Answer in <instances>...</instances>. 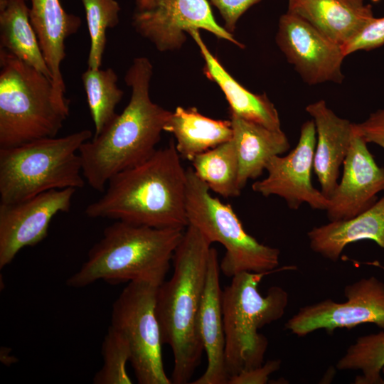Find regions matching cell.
I'll use <instances>...</instances> for the list:
<instances>
[{"label": "cell", "mask_w": 384, "mask_h": 384, "mask_svg": "<svg viewBox=\"0 0 384 384\" xmlns=\"http://www.w3.org/2000/svg\"><path fill=\"white\" fill-rule=\"evenodd\" d=\"M383 367L384 331L358 337L336 363L340 370L361 372L356 384H384Z\"/></svg>", "instance_id": "4316f807"}, {"label": "cell", "mask_w": 384, "mask_h": 384, "mask_svg": "<svg viewBox=\"0 0 384 384\" xmlns=\"http://www.w3.org/2000/svg\"><path fill=\"white\" fill-rule=\"evenodd\" d=\"M275 41L305 83L343 82L342 64L346 55L342 46L301 17L288 11L282 14Z\"/></svg>", "instance_id": "7c38bea8"}, {"label": "cell", "mask_w": 384, "mask_h": 384, "mask_svg": "<svg viewBox=\"0 0 384 384\" xmlns=\"http://www.w3.org/2000/svg\"><path fill=\"white\" fill-rule=\"evenodd\" d=\"M287 11L341 46L374 18L371 5L357 6L346 0H288Z\"/></svg>", "instance_id": "7402d4cb"}, {"label": "cell", "mask_w": 384, "mask_h": 384, "mask_svg": "<svg viewBox=\"0 0 384 384\" xmlns=\"http://www.w3.org/2000/svg\"><path fill=\"white\" fill-rule=\"evenodd\" d=\"M307 237L314 252L333 262L356 241L370 240L384 249V196L359 215L313 228Z\"/></svg>", "instance_id": "ffe728a7"}, {"label": "cell", "mask_w": 384, "mask_h": 384, "mask_svg": "<svg viewBox=\"0 0 384 384\" xmlns=\"http://www.w3.org/2000/svg\"><path fill=\"white\" fill-rule=\"evenodd\" d=\"M186 208L188 225L212 244L220 243L225 253L220 263L226 276L244 272H272L279 264L280 251L248 234L230 204L213 197L208 186L186 169Z\"/></svg>", "instance_id": "ba28073f"}, {"label": "cell", "mask_w": 384, "mask_h": 384, "mask_svg": "<svg viewBox=\"0 0 384 384\" xmlns=\"http://www.w3.org/2000/svg\"><path fill=\"white\" fill-rule=\"evenodd\" d=\"M159 286L132 282L112 305L111 325L127 340L130 363L139 384H171L164 370L162 340L156 315Z\"/></svg>", "instance_id": "9c48e42d"}, {"label": "cell", "mask_w": 384, "mask_h": 384, "mask_svg": "<svg viewBox=\"0 0 384 384\" xmlns=\"http://www.w3.org/2000/svg\"><path fill=\"white\" fill-rule=\"evenodd\" d=\"M103 364L94 376L95 384H131L127 363L131 359V351L125 338L112 326L109 327L102 346Z\"/></svg>", "instance_id": "f1b7e54d"}, {"label": "cell", "mask_w": 384, "mask_h": 384, "mask_svg": "<svg viewBox=\"0 0 384 384\" xmlns=\"http://www.w3.org/2000/svg\"><path fill=\"white\" fill-rule=\"evenodd\" d=\"M279 360H270L262 366L240 372L229 378L228 384H265L269 376L280 367Z\"/></svg>", "instance_id": "d6a6232c"}, {"label": "cell", "mask_w": 384, "mask_h": 384, "mask_svg": "<svg viewBox=\"0 0 384 384\" xmlns=\"http://www.w3.org/2000/svg\"><path fill=\"white\" fill-rule=\"evenodd\" d=\"M0 48L51 79L26 0H0Z\"/></svg>", "instance_id": "cb8c5ba5"}, {"label": "cell", "mask_w": 384, "mask_h": 384, "mask_svg": "<svg viewBox=\"0 0 384 384\" xmlns=\"http://www.w3.org/2000/svg\"><path fill=\"white\" fill-rule=\"evenodd\" d=\"M132 25L160 52L181 49L186 33L201 29L240 48L245 47L218 24L208 0H136Z\"/></svg>", "instance_id": "30bf717a"}, {"label": "cell", "mask_w": 384, "mask_h": 384, "mask_svg": "<svg viewBox=\"0 0 384 384\" xmlns=\"http://www.w3.org/2000/svg\"><path fill=\"white\" fill-rule=\"evenodd\" d=\"M353 127L367 143H374L384 149V107L371 113L363 122L353 123Z\"/></svg>", "instance_id": "1f68e13d"}, {"label": "cell", "mask_w": 384, "mask_h": 384, "mask_svg": "<svg viewBox=\"0 0 384 384\" xmlns=\"http://www.w3.org/2000/svg\"><path fill=\"white\" fill-rule=\"evenodd\" d=\"M210 245L197 228L188 225L174 255L172 276L157 289L156 315L162 343L172 351L174 384L189 383L204 351L198 314Z\"/></svg>", "instance_id": "3957f363"}, {"label": "cell", "mask_w": 384, "mask_h": 384, "mask_svg": "<svg viewBox=\"0 0 384 384\" xmlns=\"http://www.w3.org/2000/svg\"><path fill=\"white\" fill-rule=\"evenodd\" d=\"M347 1L357 6L364 5V0H346Z\"/></svg>", "instance_id": "836d02e7"}, {"label": "cell", "mask_w": 384, "mask_h": 384, "mask_svg": "<svg viewBox=\"0 0 384 384\" xmlns=\"http://www.w3.org/2000/svg\"><path fill=\"white\" fill-rule=\"evenodd\" d=\"M152 75L153 65L147 58L132 60L124 77L132 90L128 104L79 149L85 180L99 192L105 191L113 176L143 162L156 150L171 112L151 100Z\"/></svg>", "instance_id": "6da1fadb"}, {"label": "cell", "mask_w": 384, "mask_h": 384, "mask_svg": "<svg viewBox=\"0 0 384 384\" xmlns=\"http://www.w3.org/2000/svg\"><path fill=\"white\" fill-rule=\"evenodd\" d=\"M316 142V127L311 119L302 124L294 149L284 156L277 155L269 160L265 168L267 176L252 183L253 191L265 197L277 196L292 210L307 203L314 210H326L329 198L311 181Z\"/></svg>", "instance_id": "4fadbf2b"}, {"label": "cell", "mask_w": 384, "mask_h": 384, "mask_svg": "<svg viewBox=\"0 0 384 384\" xmlns=\"http://www.w3.org/2000/svg\"><path fill=\"white\" fill-rule=\"evenodd\" d=\"M346 300L331 299L300 307L285 324V327L299 337L316 330L329 333L338 328L351 329L373 324L384 329V282L374 276L361 278L345 286Z\"/></svg>", "instance_id": "8fae6325"}, {"label": "cell", "mask_w": 384, "mask_h": 384, "mask_svg": "<svg viewBox=\"0 0 384 384\" xmlns=\"http://www.w3.org/2000/svg\"><path fill=\"white\" fill-rule=\"evenodd\" d=\"M218 252L210 247L206 280L198 314V328L207 356L205 372L192 384H228L225 338Z\"/></svg>", "instance_id": "2e32d148"}, {"label": "cell", "mask_w": 384, "mask_h": 384, "mask_svg": "<svg viewBox=\"0 0 384 384\" xmlns=\"http://www.w3.org/2000/svg\"><path fill=\"white\" fill-rule=\"evenodd\" d=\"M184 230L116 220L105 228L66 284L82 288L103 280L111 284L147 282L159 286L165 281Z\"/></svg>", "instance_id": "277c9868"}, {"label": "cell", "mask_w": 384, "mask_h": 384, "mask_svg": "<svg viewBox=\"0 0 384 384\" xmlns=\"http://www.w3.org/2000/svg\"><path fill=\"white\" fill-rule=\"evenodd\" d=\"M233 140L238 161V186L242 189L249 179L260 176L269 160L290 148L282 130H274L230 113Z\"/></svg>", "instance_id": "44dd1931"}, {"label": "cell", "mask_w": 384, "mask_h": 384, "mask_svg": "<svg viewBox=\"0 0 384 384\" xmlns=\"http://www.w3.org/2000/svg\"><path fill=\"white\" fill-rule=\"evenodd\" d=\"M186 169L173 141L143 162L119 173L104 194L85 210L109 218L157 228L185 229Z\"/></svg>", "instance_id": "7a4b0ae2"}, {"label": "cell", "mask_w": 384, "mask_h": 384, "mask_svg": "<svg viewBox=\"0 0 384 384\" xmlns=\"http://www.w3.org/2000/svg\"><path fill=\"white\" fill-rule=\"evenodd\" d=\"M81 80L95 127L93 136H96L117 115L115 109L124 92L118 86V76L111 68H87L82 74Z\"/></svg>", "instance_id": "484cf974"}, {"label": "cell", "mask_w": 384, "mask_h": 384, "mask_svg": "<svg viewBox=\"0 0 384 384\" xmlns=\"http://www.w3.org/2000/svg\"><path fill=\"white\" fill-rule=\"evenodd\" d=\"M29 18L51 74L56 92L65 96L61 64L65 58V40L76 33L81 18L68 13L60 0H30Z\"/></svg>", "instance_id": "ac0fdd59"}, {"label": "cell", "mask_w": 384, "mask_h": 384, "mask_svg": "<svg viewBox=\"0 0 384 384\" xmlns=\"http://www.w3.org/2000/svg\"><path fill=\"white\" fill-rule=\"evenodd\" d=\"M188 35L198 46L204 60L205 75L215 82L224 93L230 113L271 129H282L278 111L267 95L253 93L238 82L211 53L199 30L191 31Z\"/></svg>", "instance_id": "d6986e66"}, {"label": "cell", "mask_w": 384, "mask_h": 384, "mask_svg": "<svg viewBox=\"0 0 384 384\" xmlns=\"http://www.w3.org/2000/svg\"><path fill=\"white\" fill-rule=\"evenodd\" d=\"M192 169L210 191L224 198L238 196V161L233 138L196 156Z\"/></svg>", "instance_id": "d4e9b609"}, {"label": "cell", "mask_w": 384, "mask_h": 384, "mask_svg": "<svg viewBox=\"0 0 384 384\" xmlns=\"http://www.w3.org/2000/svg\"><path fill=\"white\" fill-rule=\"evenodd\" d=\"M27 1V0H26Z\"/></svg>", "instance_id": "d590c367"}, {"label": "cell", "mask_w": 384, "mask_h": 384, "mask_svg": "<svg viewBox=\"0 0 384 384\" xmlns=\"http://www.w3.org/2000/svg\"><path fill=\"white\" fill-rule=\"evenodd\" d=\"M69 102L50 78L0 48V148L55 137Z\"/></svg>", "instance_id": "5b68a950"}, {"label": "cell", "mask_w": 384, "mask_h": 384, "mask_svg": "<svg viewBox=\"0 0 384 384\" xmlns=\"http://www.w3.org/2000/svg\"><path fill=\"white\" fill-rule=\"evenodd\" d=\"M85 12L90 47L87 68L99 69L107 43V30L117 26L119 21V3L116 0H81Z\"/></svg>", "instance_id": "83f0119b"}, {"label": "cell", "mask_w": 384, "mask_h": 384, "mask_svg": "<svg viewBox=\"0 0 384 384\" xmlns=\"http://www.w3.org/2000/svg\"><path fill=\"white\" fill-rule=\"evenodd\" d=\"M174 134L180 156L190 161L197 155L233 138L230 120L214 119L196 107H177L164 127Z\"/></svg>", "instance_id": "603a6c76"}, {"label": "cell", "mask_w": 384, "mask_h": 384, "mask_svg": "<svg viewBox=\"0 0 384 384\" xmlns=\"http://www.w3.org/2000/svg\"><path fill=\"white\" fill-rule=\"evenodd\" d=\"M92 137L85 129L0 148V203L19 202L53 189L83 188L79 149Z\"/></svg>", "instance_id": "8992f818"}, {"label": "cell", "mask_w": 384, "mask_h": 384, "mask_svg": "<svg viewBox=\"0 0 384 384\" xmlns=\"http://www.w3.org/2000/svg\"><path fill=\"white\" fill-rule=\"evenodd\" d=\"M268 273L237 274L222 292L225 366L229 378L263 364L268 341L258 330L284 314L289 295L283 288L272 286L265 296L258 290L260 282Z\"/></svg>", "instance_id": "52a82bcc"}, {"label": "cell", "mask_w": 384, "mask_h": 384, "mask_svg": "<svg viewBox=\"0 0 384 384\" xmlns=\"http://www.w3.org/2000/svg\"><path fill=\"white\" fill-rule=\"evenodd\" d=\"M219 11L223 27L233 33L240 18L252 6L262 0H208Z\"/></svg>", "instance_id": "4dcf8cb0"}, {"label": "cell", "mask_w": 384, "mask_h": 384, "mask_svg": "<svg viewBox=\"0 0 384 384\" xmlns=\"http://www.w3.org/2000/svg\"><path fill=\"white\" fill-rule=\"evenodd\" d=\"M384 45V16L373 18L348 42L342 46L346 56L359 50H370Z\"/></svg>", "instance_id": "f546056e"}, {"label": "cell", "mask_w": 384, "mask_h": 384, "mask_svg": "<svg viewBox=\"0 0 384 384\" xmlns=\"http://www.w3.org/2000/svg\"><path fill=\"white\" fill-rule=\"evenodd\" d=\"M76 189L50 190L13 203H0V269L9 265L25 247L48 235L52 219L70 210Z\"/></svg>", "instance_id": "5bb4252c"}, {"label": "cell", "mask_w": 384, "mask_h": 384, "mask_svg": "<svg viewBox=\"0 0 384 384\" xmlns=\"http://www.w3.org/2000/svg\"><path fill=\"white\" fill-rule=\"evenodd\" d=\"M306 112L316 127L313 169L321 191L329 198L338 186L339 169L351 146L353 123L336 114L324 100L308 105Z\"/></svg>", "instance_id": "e0dca14e"}, {"label": "cell", "mask_w": 384, "mask_h": 384, "mask_svg": "<svg viewBox=\"0 0 384 384\" xmlns=\"http://www.w3.org/2000/svg\"><path fill=\"white\" fill-rule=\"evenodd\" d=\"M382 373L384 375V367L382 369Z\"/></svg>", "instance_id": "e575fe53"}, {"label": "cell", "mask_w": 384, "mask_h": 384, "mask_svg": "<svg viewBox=\"0 0 384 384\" xmlns=\"http://www.w3.org/2000/svg\"><path fill=\"white\" fill-rule=\"evenodd\" d=\"M343 163L341 182L329 198L326 214L330 221L353 218L370 208L377 194L384 191V169L379 167L367 142L353 129Z\"/></svg>", "instance_id": "9a60e30c"}]
</instances>
